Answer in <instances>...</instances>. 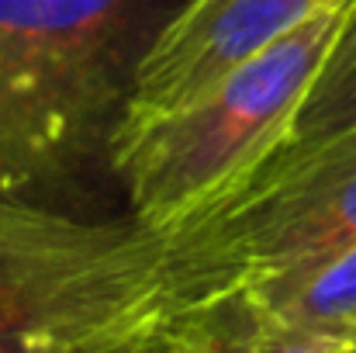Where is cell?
Instances as JSON below:
<instances>
[{
	"label": "cell",
	"instance_id": "1",
	"mask_svg": "<svg viewBox=\"0 0 356 353\" xmlns=\"http://www.w3.org/2000/svg\"><path fill=\"white\" fill-rule=\"evenodd\" d=\"M170 0H0V198L49 201L108 163Z\"/></svg>",
	"mask_w": 356,
	"mask_h": 353
},
{
	"label": "cell",
	"instance_id": "2",
	"mask_svg": "<svg viewBox=\"0 0 356 353\" xmlns=\"http://www.w3.org/2000/svg\"><path fill=\"white\" fill-rule=\"evenodd\" d=\"M353 17L356 0H336L187 108L115 132L108 163L124 187L128 215L156 233H173L287 146Z\"/></svg>",
	"mask_w": 356,
	"mask_h": 353
},
{
	"label": "cell",
	"instance_id": "3",
	"mask_svg": "<svg viewBox=\"0 0 356 353\" xmlns=\"http://www.w3.org/2000/svg\"><path fill=\"white\" fill-rule=\"evenodd\" d=\"M177 305L170 233L0 198V353H97Z\"/></svg>",
	"mask_w": 356,
	"mask_h": 353
},
{
	"label": "cell",
	"instance_id": "4",
	"mask_svg": "<svg viewBox=\"0 0 356 353\" xmlns=\"http://www.w3.org/2000/svg\"><path fill=\"white\" fill-rule=\"evenodd\" d=\"M356 242V125L294 139L170 233L177 305L266 295Z\"/></svg>",
	"mask_w": 356,
	"mask_h": 353
},
{
	"label": "cell",
	"instance_id": "5",
	"mask_svg": "<svg viewBox=\"0 0 356 353\" xmlns=\"http://www.w3.org/2000/svg\"><path fill=\"white\" fill-rule=\"evenodd\" d=\"M336 0H184L135 63L118 128L173 115Z\"/></svg>",
	"mask_w": 356,
	"mask_h": 353
},
{
	"label": "cell",
	"instance_id": "6",
	"mask_svg": "<svg viewBox=\"0 0 356 353\" xmlns=\"http://www.w3.org/2000/svg\"><path fill=\"white\" fill-rule=\"evenodd\" d=\"M343 333L294 329L259 298L236 291L173 305L135 353H343Z\"/></svg>",
	"mask_w": 356,
	"mask_h": 353
},
{
	"label": "cell",
	"instance_id": "7",
	"mask_svg": "<svg viewBox=\"0 0 356 353\" xmlns=\"http://www.w3.org/2000/svg\"><path fill=\"white\" fill-rule=\"evenodd\" d=\"M252 298H259L277 319L294 329H322L346 336L356 322V242L308 270L305 277Z\"/></svg>",
	"mask_w": 356,
	"mask_h": 353
},
{
	"label": "cell",
	"instance_id": "8",
	"mask_svg": "<svg viewBox=\"0 0 356 353\" xmlns=\"http://www.w3.org/2000/svg\"><path fill=\"white\" fill-rule=\"evenodd\" d=\"M350 125H356V17L343 31L329 63L322 66V73L298 115L294 139H315V135H329V132H339Z\"/></svg>",
	"mask_w": 356,
	"mask_h": 353
},
{
	"label": "cell",
	"instance_id": "9",
	"mask_svg": "<svg viewBox=\"0 0 356 353\" xmlns=\"http://www.w3.org/2000/svg\"><path fill=\"white\" fill-rule=\"evenodd\" d=\"M145 336V333H142ZM142 336H135V340H128V343H118V347H108V350H97V353H135V347L142 343Z\"/></svg>",
	"mask_w": 356,
	"mask_h": 353
},
{
	"label": "cell",
	"instance_id": "10",
	"mask_svg": "<svg viewBox=\"0 0 356 353\" xmlns=\"http://www.w3.org/2000/svg\"><path fill=\"white\" fill-rule=\"evenodd\" d=\"M343 353H356V343H353V340H350V343L343 347Z\"/></svg>",
	"mask_w": 356,
	"mask_h": 353
},
{
	"label": "cell",
	"instance_id": "11",
	"mask_svg": "<svg viewBox=\"0 0 356 353\" xmlns=\"http://www.w3.org/2000/svg\"><path fill=\"white\" fill-rule=\"evenodd\" d=\"M346 336H350V340H353V343H356V322H353V326H350V333H346Z\"/></svg>",
	"mask_w": 356,
	"mask_h": 353
}]
</instances>
